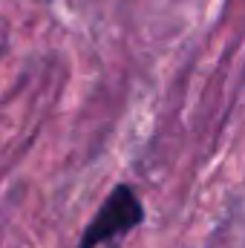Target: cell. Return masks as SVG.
<instances>
[{"label": "cell", "instance_id": "obj_1", "mask_svg": "<svg viewBox=\"0 0 245 248\" xmlns=\"http://www.w3.org/2000/svg\"><path fill=\"white\" fill-rule=\"evenodd\" d=\"M141 222H144V205L138 193L130 185H116L113 193L104 199V205L95 211V217L90 219V225L84 228L75 248H98L104 243H116Z\"/></svg>", "mask_w": 245, "mask_h": 248}]
</instances>
